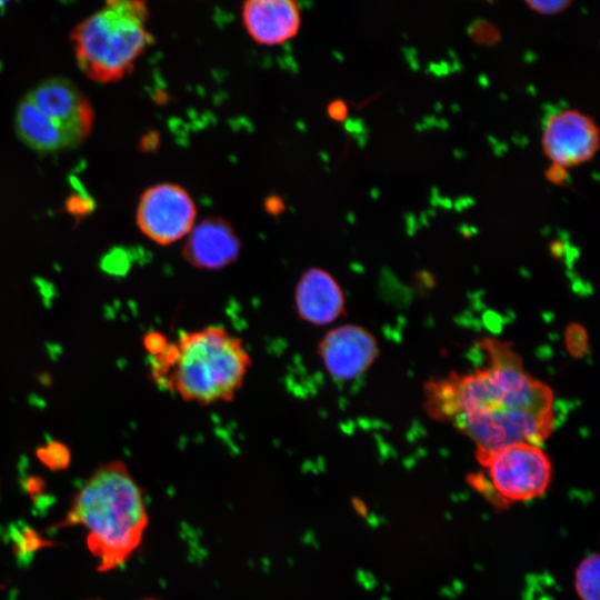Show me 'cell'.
<instances>
[{
    "instance_id": "obj_1",
    "label": "cell",
    "mask_w": 600,
    "mask_h": 600,
    "mask_svg": "<svg viewBox=\"0 0 600 600\" xmlns=\"http://www.w3.org/2000/svg\"><path fill=\"white\" fill-rule=\"evenodd\" d=\"M487 363L424 384V410L476 446V458L504 447L540 446L554 429V394L523 367L510 342L484 338Z\"/></svg>"
},
{
    "instance_id": "obj_2",
    "label": "cell",
    "mask_w": 600,
    "mask_h": 600,
    "mask_svg": "<svg viewBox=\"0 0 600 600\" xmlns=\"http://www.w3.org/2000/svg\"><path fill=\"white\" fill-rule=\"evenodd\" d=\"M251 367L243 341L220 326L181 332L152 356L151 378L182 400L208 406L229 402Z\"/></svg>"
},
{
    "instance_id": "obj_3",
    "label": "cell",
    "mask_w": 600,
    "mask_h": 600,
    "mask_svg": "<svg viewBox=\"0 0 600 600\" xmlns=\"http://www.w3.org/2000/svg\"><path fill=\"white\" fill-rule=\"evenodd\" d=\"M63 526L87 530V546L99 571L123 564L148 526L142 490L127 464L112 460L96 468L74 494Z\"/></svg>"
},
{
    "instance_id": "obj_4",
    "label": "cell",
    "mask_w": 600,
    "mask_h": 600,
    "mask_svg": "<svg viewBox=\"0 0 600 600\" xmlns=\"http://www.w3.org/2000/svg\"><path fill=\"white\" fill-rule=\"evenodd\" d=\"M147 0H104L70 31L76 60L92 80H121L153 43Z\"/></svg>"
},
{
    "instance_id": "obj_5",
    "label": "cell",
    "mask_w": 600,
    "mask_h": 600,
    "mask_svg": "<svg viewBox=\"0 0 600 600\" xmlns=\"http://www.w3.org/2000/svg\"><path fill=\"white\" fill-rule=\"evenodd\" d=\"M483 468L467 477L470 486L496 507L542 496L552 480V462L540 446L519 442L478 457Z\"/></svg>"
},
{
    "instance_id": "obj_6",
    "label": "cell",
    "mask_w": 600,
    "mask_h": 600,
    "mask_svg": "<svg viewBox=\"0 0 600 600\" xmlns=\"http://www.w3.org/2000/svg\"><path fill=\"white\" fill-rule=\"evenodd\" d=\"M197 208L189 192L176 183H159L140 197L137 222L140 230L159 244H170L188 236L196 224Z\"/></svg>"
},
{
    "instance_id": "obj_7",
    "label": "cell",
    "mask_w": 600,
    "mask_h": 600,
    "mask_svg": "<svg viewBox=\"0 0 600 600\" xmlns=\"http://www.w3.org/2000/svg\"><path fill=\"white\" fill-rule=\"evenodd\" d=\"M541 147L551 163L567 169L589 162L600 147V132L593 118L577 110L554 112L544 122Z\"/></svg>"
},
{
    "instance_id": "obj_8",
    "label": "cell",
    "mask_w": 600,
    "mask_h": 600,
    "mask_svg": "<svg viewBox=\"0 0 600 600\" xmlns=\"http://www.w3.org/2000/svg\"><path fill=\"white\" fill-rule=\"evenodd\" d=\"M66 134L71 147L81 143L93 124V110L81 90L63 77L48 78L26 96Z\"/></svg>"
},
{
    "instance_id": "obj_9",
    "label": "cell",
    "mask_w": 600,
    "mask_h": 600,
    "mask_svg": "<svg viewBox=\"0 0 600 600\" xmlns=\"http://www.w3.org/2000/svg\"><path fill=\"white\" fill-rule=\"evenodd\" d=\"M317 352L330 377L350 381L371 367L379 348L377 339L366 328L348 323L329 330L319 341Z\"/></svg>"
},
{
    "instance_id": "obj_10",
    "label": "cell",
    "mask_w": 600,
    "mask_h": 600,
    "mask_svg": "<svg viewBox=\"0 0 600 600\" xmlns=\"http://www.w3.org/2000/svg\"><path fill=\"white\" fill-rule=\"evenodd\" d=\"M241 242L229 221L210 217L194 224L182 248L183 259L200 270H219L234 262Z\"/></svg>"
},
{
    "instance_id": "obj_11",
    "label": "cell",
    "mask_w": 600,
    "mask_h": 600,
    "mask_svg": "<svg viewBox=\"0 0 600 600\" xmlns=\"http://www.w3.org/2000/svg\"><path fill=\"white\" fill-rule=\"evenodd\" d=\"M241 19L254 42L273 47L298 34L301 10L297 0H244Z\"/></svg>"
},
{
    "instance_id": "obj_12",
    "label": "cell",
    "mask_w": 600,
    "mask_h": 600,
    "mask_svg": "<svg viewBox=\"0 0 600 600\" xmlns=\"http://www.w3.org/2000/svg\"><path fill=\"white\" fill-rule=\"evenodd\" d=\"M294 308L302 321L312 326H327L344 313V293L329 271L310 268L297 282Z\"/></svg>"
},
{
    "instance_id": "obj_13",
    "label": "cell",
    "mask_w": 600,
    "mask_h": 600,
    "mask_svg": "<svg viewBox=\"0 0 600 600\" xmlns=\"http://www.w3.org/2000/svg\"><path fill=\"white\" fill-rule=\"evenodd\" d=\"M14 127L22 142L33 150L52 152L71 147L62 130L27 97L17 108Z\"/></svg>"
},
{
    "instance_id": "obj_14",
    "label": "cell",
    "mask_w": 600,
    "mask_h": 600,
    "mask_svg": "<svg viewBox=\"0 0 600 600\" xmlns=\"http://www.w3.org/2000/svg\"><path fill=\"white\" fill-rule=\"evenodd\" d=\"M599 554L586 557L576 570L574 587L581 600H599Z\"/></svg>"
},
{
    "instance_id": "obj_15",
    "label": "cell",
    "mask_w": 600,
    "mask_h": 600,
    "mask_svg": "<svg viewBox=\"0 0 600 600\" xmlns=\"http://www.w3.org/2000/svg\"><path fill=\"white\" fill-rule=\"evenodd\" d=\"M38 459L51 470L68 468L71 456L66 444L60 441H49L37 449Z\"/></svg>"
},
{
    "instance_id": "obj_16",
    "label": "cell",
    "mask_w": 600,
    "mask_h": 600,
    "mask_svg": "<svg viewBox=\"0 0 600 600\" xmlns=\"http://www.w3.org/2000/svg\"><path fill=\"white\" fill-rule=\"evenodd\" d=\"M533 12L542 16H554L566 11L574 0H522Z\"/></svg>"
},
{
    "instance_id": "obj_17",
    "label": "cell",
    "mask_w": 600,
    "mask_h": 600,
    "mask_svg": "<svg viewBox=\"0 0 600 600\" xmlns=\"http://www.w3.org/2000/svg\"><path fill=\"white\" fill-rule=\"evenodd\" d=\"M167 343H168L167 338L162 333L157 332V331L148 332L143 337V346L151 356H154L158 352H160L166 347Z\"/></svg>"
},
{
    "instance_id": "obj_18",
    "label": "cell",
    "mask_w": 600,
    "mask_h": 600,
    "mask_svg": "<svg viewBox=\"0 0 600 600\" xmlns=\"http://www.w3.org/2000/svg\"><path fill=\"white\" fill-rule=\"evenodd\" d=\"M546 178L549 182L556 186H563L569 178L568 169L562 166L551 163L546 170Z\"/></svg>"
},
{
    "instance_id": "obj_19",
    "label": "cell",
    "mask_w": 600,
    "mask_h": 600,
    "mask_svg": "<svg viewBox=\"0 0 600 600\" xmlns=\"http://www.w3.org/2000/svg\"><path fill=\"white\" fill-rule=\"evenodd\" d=\"M328 112L332 119L342 120L348 113V108L343 101H334L329 106Z\"/></svg>"
},
{
    "instance_id": "obj_20",
    "label": "cell",
    "mask_w": 600,
    "mask_h": 600,
    "mask_svg": "<svg viewBox=\"0 0 600 600\" xmlns=\"http://www.w3.org/2000/svg\"><path fill=\"white\" fill-rule=\"evenodd\" d=\"M9 0H0V6H3L4 3H7Z\"/></svg>"
}]
</instances>
